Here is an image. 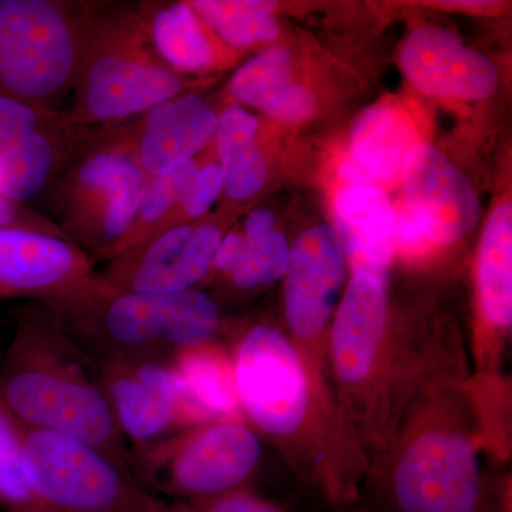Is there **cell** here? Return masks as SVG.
I'll list each match as a JSON object with an SVG mask.
<instances>
[{"label": "cell", "instance_id": "obj_32", "mask_svg": "<svg viewBox=\"0 0 512 512\" xmlns=\"http://www.w3.org/2000/svg\"><path fill=\"white\" fill-rule=\"evenodd\" d=\"M0 228H28L67 237L55 221L0 194ZM72 241V239H70Z\"/></svg>", "mask_w": 512, "mask_h": 512}, {"label": "cell", "instance_id": "obj_17", "mask_svg": "<svg viewBox=\"0 0 512 512\" xmlns=\"http://www.w3.org/2000/svg\"><path fill=\"white\" fill-rule=\"evenodd\" d=\"M218 123L220 114L200 94L185 92L161 101L133 119L141 167L157 178L194 160L214 143Z\"/></svg>", "mask_w": 512, "mask_h": 512}, {"label": "cell", "instance_id": "obj_8", "mask_svg": "<svg viewBox=\"0 0 512 512\" xmlns=\"http://www.w3.org/2000/svg\"><path fill=\"white\" fill-rule=\"evenodd\" d=\"M365 512H500L481 473L473 437L434 426L407 441Z\"/></svg>", "mask_w": 512, "mask_h": 512}, {"label": "cell", "instance_id": "obj_2", "mask_svg": "<svg viewBox=\"0 0 512 512\" xmlns=\"http://www.w3.org/2000/svg\"><path fill=\"white\" fill-rule=\"evenodd\" d=\"M183 74L158 57L137 3L83 2L73 103L76 126L124 123L190 92Z\"/></svg>", "mask_w": 512, "mask_h": 512}, {"label": "cell", "instance_id": "obj_1", "mask_svg": "<svg viewBox=\"0 0 512 512\" xmlns=\"http://www.w3.org/2000/svg\"><path fill=\"white\" fill-rule=\"evenodd\" d=\"M0 356V403L26 426L76 437L131 474L130 446L100 379L96 357L42 303L12 312Z\"/></svg>", "mask_w": 512, "mask_h": 512}, {"label": "cell", "instance_id": "obj_34", "mask_svg": "<svg viewBox=\"0 0 512 512\" xmlns=\"http://www.w3.org/2000/svg\"><path fill=\"white\" fill-rule=\"evenodd\" d=\"M245 237L239 232H228L222 238L217 255L214 259L212 271L222 275H231L237 269L242 254H244Z\"/></svg>", "mask_w": 512, "mask_h": 512}, {"label": "cell", "instance_id": "obj_21", "mask_svg": "<svg viewBox=\"0 0 512 512\" xmlns=\"http://www.w3.org/2000/svg\"><path fill=\"white\" fill-rule=\"evenodd\" d=\"M229 93L285 123L308 119L315 111L312 94L293 82L291 56L284 47H271L242 64L232 76Z\"/></svg>", "mask_w": 512, "mask_h": 512}, {"label": "cell", "instance_id": "obj_15", "mask_svg": "<svg viewBox=\"0 0 512 512\" xmlns=\"http://www.w3.org/2000/svg\"><path fill=\"white\" fill-rule=\"evenodd\" d=\"M286 316L296 336L318 338L346 279L342 242L329 225L296 239L286 269Z\"/></svg>", "mask_w": 512, "mask_h": 512}, {"label": "cell", "instance_id": "obj_10", "mask_svg": "<svg viewBox=\"0 0 512 512\" xmlns=\"http://www.w3.org/2000/svg\"><path fill=\"white\" fill-rule=\"evenodd\" d=\"M239 403L269 436L296 433L309 410V386L301 357L271 326L249 329L234 356Z\"/></svg>", "mask_w": 512, "mask_h": 512}, {"label": "cell", "instance_id": "obj_36", "mask_svg": "<svg viewBox=\"0 0 512 512\" xmlns=\"http://www.w3.org/2000/svg\"><path fill=\"white\" fill-rule=\"evenodd\" d=\"M339 175L349 187H373V181L353 160L345 161L339 168Z\"/></svg>", "mask_w": 512, "mask_h": 512}, {"label": "cell", "instance_id": "obj_18", "mask_svg": "<svg viewBox=\"0 0 512 512\" xmlns=\"http://www.w3.org/2000/svg\"><path fill=\"white\" fill-rule=\"evenodd\" d=\"M386 322V272L353 269L332 329V360L340 382L357 386L370 376Z\"/></svg>", "mask_w": 512, "mask_h": 512}, {"label": "cell", "instance_id": "obj_20", "mask_svg": "<svg viewBox=\"0 0 512 512\" xmlns=\"http://www.w3.org/2000/svg\"><path fill=\"white\" fill-rule=\"evenodd\" d=\"M335 220L353 269L387 272L394 251V210L386 194L375 187L345 188L335 200Z\"/></svg>", "mask_w": 512, "mask_h": 512}, {"label": "cell", "instance_id": "obj_6", "mask_svg": "<svg viewBox=\"0 0 512 512\" xmlns=\"http://www.w3.org/2000/svg\"><path fill=\"white\" fill-rule=\"evenodd\" d=\"M16 424L26 483L47 511H163L164 500L147 493L97 448L57 431Z\"/></svg>", "mask_w": 512, "mask_h": 512}, {"label": "cell", "instance_id": "obj_11", "mask_svg": "<svg viewBox=\"0 0 512 512\" xmlns=\"http://www.w3.org/2000/svg\"><path fill=\"white\" fill-rule=\"evenodd\" d=\"M205 217L167 229L107 262L97 271L94 286L109 292L197 289L210 276L225 235L220 222Z\"/></svg>", "mask_w": 512, "mask_h": 512}, {"label": "cell", "instance_id": "obj_29", "mask_svg": "<svg viewBox=\"0 0 512 512\" xmlns=\"http://www.w3.org/2000/svg\"><path fill=\"white\" fill-rule=\"evenodd\" d=\"M288 241L284 235L272 231L261 237L245 238L244 254L229 278L239 291H252L278 281L289 265Z\"/></svg>", "mask_w": 512, "mask_h": 512}, {"label": "cell", "instance_id": "obj_35", "mask_svg": "<svg viewBox=\"0 0 512 512\" xmlns=\"http://www.w3.org/2000/svg\"><path fill=\"white\" fill-rule=\"evenodd\" d=\"M274 227V214L269 210H265V208H259V210L252 211L248 215L242 234H244L245 238L261 237V235L274 231Z\"/></svg>", "mask_w": 512, "mask_h": 512}, {"label": "cell", "instance_id": "obj_9", "mask_svg": "<svg viewBox=\"0 0 512 512\" xmlns=\"http://www.w3.org/2000/svg\"><path fill=\"white\" fill-rule=\"evenodd\" d=\"M86 134L66 110L0 94V194L23 205L46 195Z\"/></svg>", "mask_w": 512, "mask_h": 512}, {"label": "cell", "instance_id": "obj_38", "mask_svg": "<svg viewBox=\"0 0 512 512\" xmlns=\"http://www.w3.org/2000/svg\"><path fill=\"white\" fill-rule=\"evenodd\" d=\"M360 512H365V511H360Z\"/></svg>", "mask_w": 512, "mask_h": 512}, {"label": "cell", "instance_id": "obj_3", "mask_svg": "<svg viewBox=\"0 0 512 512\" xmlns=\"http://www.w3.org/2000/svg\"><path fill=\"white\" fill-rule=\"evenodd\" d=\"M45 306L96 359L170 362L181 350L211 342L221 328L217 303L200 289L109 292L93 282L69 301Z\"/></svg>", "mask_w": 512, "mask_h": 512}, {"label": "cell", "instance_id": "obj_5", "mask_svg": "<svg viewBox=\"0 0 512 512\" xmlns=\"http://www.w3.org/2000/svg\"><path fill=\"white\" fill-rule=\"evenodd\" d=\"M261 457V440L247 424L214 421L130 447V470L154 497L198 500L244 488Z\"/></svg>", "mask_w": 512, "mask_h": 512}, {"label": "cell", "instance_id": "obj_33", "mask_svg": "<svg viewBox=\"0 0 512 512\" xmlns=\"http://www.w3.org/2000/svg\"><path fill=\"white\" fill-rule=\"evenodd\" d=\"M393 238L394 245H399L404 251L409 252L421 251L430 242L424 237L407 208L394 212Z\"/></svg>", "mask_w": 512, "mask_h": 512}, {"label": "cell", "instance_id": "obj_26", "mask_svg": "<svg viewBox=\"0 0 512 512\" xmlns=\"http://www.w3.org/2000/svg\"><path fill=\"white\" fill-rule=\"evenodd\" d=\"M228 47L271 42L279 35L275 2L264 0H194L188 2Z\"/></svg>", "mask_w": 512, "mask_h": 512}, {"label": "cell", "instance_id": "obj_31", "mask_svg": "<svg viewBox=\"0 0 512 512\" xmlns=\"http://www.w3.org/2000/svg\"><path fill=\"white\" fill-rule=\"evenodd\" d=\"M161 512H285L247 488L214 497L187 501H165Z\"/></svg>", "mask_w": 512, "mask_h": 512}, {"label": "cell", "instance_id": "obj_25", "mask_svg": "<svg viewBox=\"0 0 512 512\" xmlns=\"http://www.w3.org/2000/svg\"><path fill=\"white\" fill-rule=\"evenodd\" d=\"M478 286L487 322L507 329L512 320V212L508 204L495 208L488 218L480 261Z\"/></svg>", "mask_w": 512, "mask_h": 512}, {"label": "cell", "instance_id": "obj_22", "mask_svg": "<svg viewBox=\"0 0 512 512\" xmlns=\"http://www.w3.org/2000/svg\"><path fill=\"white\" fill-rule=\"evenodd\" d=\"M191 409L202 424L238 420L242 407L235 383L234 359L220 346H194L170 360Z\"/></svg>", "mask_w": 512, "mask_h": 512}, {"label": "cell", "instance_id": "obj_30", "mask_svg": "<svg viewBox=\"0 0 512 512\" xmlns=\"http://www.w3.org/2000/svg\"><path fill=\"white\" fill-rule=\"evenodd\" d=\"M222 191H224V187H222V174L218 160L207 161V163L200 161L198 173L190 188L185 192L178 207L168 215L157 235L163 234L167 229L177 227V225L188 224V222L200 220L208 215L212 205L221 197Z\"/></svg>", "mask_w": 512, "mask_h": 512}, {"label": "cell", "instance_id": "obj_37", "mask_svg": "<svg viewBox=\"0 0 512 512\" xmlns=\"http://www.w3.org/2000/svg\"><path fill=\"white\" fill-rule=\"evenodd\" d=\"M441 5H447L448 8L484 10V9H488V8H494L495 3H493V2H446V3H441Z\"/></svg>", "mask_w": 512, "mask_h": 512}, {"label": "cell", "instance_id": "obj_16", "mask_svg": "<svg viewBox=\"0 0 512 512\" xmlns=\"http://www.w3.org/2000/svg\"><path fill=\"white\" fill-rule=\"evenodd\" d=\"M400 66L410 83L430 96L481 100L498 84L497 67L487 56L440 28L414 30L404 42Z\"/></svg>", "mask_w": 512, "mask_h": 512}, {"label": "cell", "instance_id": "obj_28", "mask_svg": "<svg viewBox=\"0 0 512 512\" xmlns=\"http://www.w3.org/2000/svg\"><path fill=\"white\" fill-rule=\"evenodd\" d=\"M0 505L8 512H50L30 491L23 473L18 424L0 403Z\"/></svg>", "mask_w": 512, "mask_h": 512}, {"label": "cell", "instance_id": "obj_24", "mask_svg": "<svg viewBox=\"0 0 512 512\" xmlns=\"http://www.w3.org/2000/svg\"><path fill=\"white\" fill-rule=\"evenodd\" d=\"M416 134L397 111L375 107L357 121L352 137V158L370 180L390 183L402 175Z\"/></svg>", "mask_w": 512, "mask_h": 512}, {"label": "cell", "instance_id": "obj_23", "mask_svg": "<svg viewBox=\"0 0 512 512\" xmlns=\"http://www.w3.org/2000/svg\"><path fill=\"white\" fill-rule=\"evenodd\" d=\"M259 130V120L238 104H231L220 114L214 144L222 174V194L229 201L251 200L268 180V158L259 143Z\"/></svg>", "mask_w": 512, "mask_h": 512}, {"label": "cell", "instance_id": "obj_27", "mask_svg": "<svg viewBox=\"0 0 512 512\" xmlns=\"http://www.w3.org/2000/svg\"><path fill=\"white\" fill-rule=\"evenodd\" d=\"M198 167H200V160L194 158V160L174 168L163 177L150 178L130 228L127 229L123 238L110 249L104 261H113L120 255L126 254L130 249L156 237L168 215L183 200L185 192L190 188L198 173Z\"/></svg>", "mask_w": 512, "mask_h": 512}, {"label": "cell", "instance_id": "obj_12", "mask_svg": "<svg viewBox=\"0 0 512 512\" xmlns=\"http://www.w3.org/2000/svg\"><path fill=\"white\" fill-rule=\"evenodd\" d=\"M100 379L128 446L200 426L170 362L104 357Z\"/></svg>", "mask_w": 512, "mask_h": 512}, {"label": "cell", "instance_id": "obj_4", "mask_svg": "<svg viewBox=\"0 0 512 512\" xmlns=\"http://www.w3.org/2000/svg\"><path fill=\"white\" fill-rule=\"evenodd\" d=\"M148 181L131 119L93 127L45 197L64 234L104 261L130 228Z\"/></svg>", "mask_w": 512, "mask_h": 512}, {"label": "cell", "instance_id": "obj_14", "mask_svg": "<svg viewBox=\"0 0 512 512\" xmlns=\"http://www.w3.org/2000/svg\"><path fill=\"white\" fill-rule=\"evenodd\" d=\"M402 177L406 208L429 241L453 244L476 228L481 212L476 191L439 150L417 144Z\"/></svg>", "mask_w": 512, "mask_h": 512}, {"label": "cell", "instance_id": "obj_19", "mask_svg": "<svg viewBox=\"0 0 512 512\" xmlns=\"http://www.w3.org/2000/svg\"><path fill=\"white\" fill-rule=\"evenodd\" d=\"M147 35L158 57L178 74L214 69L225 45L188 2H138Z\"/></svg>", "mask_w": 512, "mask_h": 512}, {"label": "cell", "instance_id": "obj_7", "mask_svg": "<svg viewBox=\"0 0 512 512\" xmlns=\"http://www.w3.org/2000/svg\"><path fill=\"white\" fill-rule=\"evenodd\" d=\"M83 2L0 0V94L52 106L72 93Z\"/></svg>", "mask_w": 512, "mask_h": 512}, {"label": "cell", "instance_id": "obj_13", "mask_svg": "<svg viewBox=\"0 0 512 512\" xmlns=\"http://www.w3.org/2000/svg\"><path fill=\"white\" fill-rule=\"evenodd\" d=\"M96 274V261L70 239L0 228V299L55 305L87 291Z\"/></svg>", "mask_w": 512, "mask_h": 512}]
</instances>
